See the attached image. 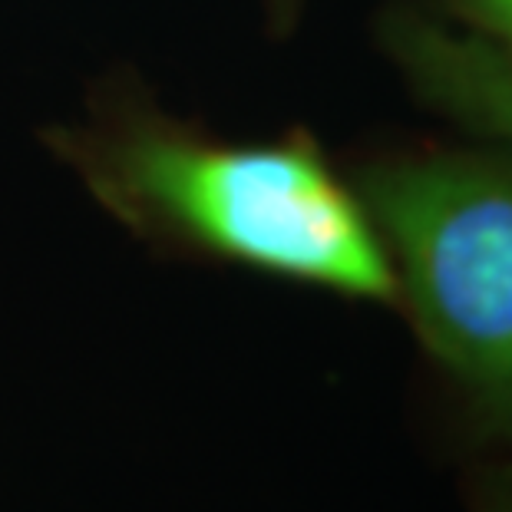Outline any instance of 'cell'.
I'll return each instance as SVG.
<instances>
[{"label":"cell","mask_w":512,"mask_h":512,"mask_svg":"<svg viewBox=\"0 0 512 512\" xmlns=\"http://www.w3.org/2000/svg\"><path fill=\"white\" fill-rule=\"evenodd\" d=\"M351 179L460 427L512 463V146H390L357 159Z\"/></svg>","instance_id":"obj_2"},{"label":"cell","mask_w":512,"mask_h":512,"mask_svg":"<svg viewBox=\"0 0 512 512\" xmlns=\"http://www.w3.org/2000/svg\"><path fill=\"white\" fill-rule=\"evenodd\" d=\"M377 37L423 110L473 139L512 146V63L503 53L420 4L390 7Z\"/></svg>","instance_id":"obj_3"},{"label":"cell","mask_w":512,"mask_h":512,"mask_svg":"<svg viewBox=\"0 0 512 512\" xmlns=\"http://www.w3.org/2000/svg\"><path fill=\"white\" fill-rule=\"evenodd\" d=\"M304 0H265L268 10V24L278 30V34H288V30L298 24Z\"/></svg>","instance_id":"obj_6"},{"label":"cell","mask_w":512,"mask_h":512,"mask_svg":"<svg viewBox=\"0 0 512 512\" xmlns=\"http://www.w3.org/2000/svg\"><path fill=\"white\" fill-rule=\"evenodd\" d=\"M433 7L512 63V0H437Z\"/></svg>","instance_id":"obj_4"},{"label":"cell","mask_w":512,"mask_h":512,"mask_svg":"<svg viewBox=\"0 0 512 512\" xmlns=\"http://www.w3.org/2000/svg\"><path fill=\"white\" fill-rule=\"evenodd\" d=\"M466 506L470 512H512V463L486 460L479 466L470 476Z\"/></svg>","instance_id":"obj_5"},{"label":"cell","mask_w":512,"mask_h":512,"mask_svg":"<svg viewBox=\"0 0 512 512\" xmlns=\"http://www.w3.org/2000/svg\"><path fill=\"white\" fill-rule=\"evenodd\" d=\"M113 219L162 255L397 308L364 195L308 129L228 139L106 83L86 119L47 133Z\"/></svg>","instance_id":"obj_1"}]
</instances>
